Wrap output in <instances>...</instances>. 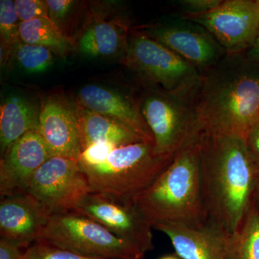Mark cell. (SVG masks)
I'll use <instances>...</instances> for the list:
<instances>
[{
    "label": "cell",
    "instance_id": "6da1fadb",
    "mask_svg": "<svg viewBox=\"0 0 259 259\" xmlns=\"http://www.w3.org/2000/svg\"><path fill=\"white\" fill-rule=\"evenodd\" d=\"M198 140L207 220L232 234L253 203L258 170L245 139L199 132Z\"/></svg>",
    "mask_w": 259,
    "mask_h": 259
},
{
    "label": "cell",
    "instance_id": "7a4b0ae2",
    "mask_svg": "<svg viewBox=\"0 0 259 259\" xmlns=\"http://www.w3.org/2000/svg\"><path fill=\"white\" fill-rule=\"evenodd\" d=\"M228 54L202 74L190 105L199 132L246 139L259 121V64Z\"/></svg>",
    "mask_w": 259,
    "mask_h": 259
},
{
    "label": "cell",
    "instance_id": "3957f363",
    "mask_svg": "<svg viewBox=\"0 0 259 259\" xmlns=\"http://www.w3.org/2000/svg\"><path fill=\"white\" fill-rule=\"evenodd\" d=\"M199 133L177 151L168 166L135 200L153 228L207 221L202 197Z\"/></svg>",
    "mask_w": 259,
    "mask_h": 259
},
{
    "label": "cell",
    "instance_id": "277c9868",
    "mask_svg": "<svg viewBox=\"0 0 259 259\" xmlns=\"http://www.w3.org/2000/svg\"><path fill=\"white\" fill-rule=\"evenodd\" d=\"M175 156L158 154L146 141L117 146L104 161L80 166L90 191L122 202H135Z\"/></svg>",
    "mask_w": 259,
    "mask_h": 259
},
{
    "label": "cell",
    "instance_id": "5b68a950",
    "mask_svg": "<svg viewBox=\"0 0 259 259\" xmlns=\"http://www.w3.org/2000/svg\"><path fill=\"white\" fill-rule=\"evenodd\" d=\"M36 242L91 258L136 259L142 258L145 254L102 225L74 212L51 215Z\"/></svg>",
    "mask_w": 259,
    "mask_h": 259
},
{
    "label": "cell",
    "instance_id": "8992f818",
    "mask_svg": "<svg viewBox=\"0 0 259 259\" xmlns=\"http://www.w3.org/2000/svg\"><path fill=\"white\" fill-rule=\"evenodd\" d=\"M125 64L185 102L200 84L202 74L194 65L146 34L133 35L126 47Z\"/></svg>",
    "mask_w": 259,
    "mask_h": 259
},
{
    "label": "cell",
    "instance_id": "52a82bcc",
    "mask_svg": "<svg viewBox=\"0 0 259 259\" xmlns=\"http://www.w3.org/2000/svg\"><path fill=\"white\" fill-rule=\"evenodd\" d=\"M25 192L52 215L72 212L91 191L78 161L54 156L32 175Z\"/></svg>",
    "mask_w": 259,
    "mask_h": 259
},
{
    "label": "cell",
    "instance_id": "ba28073f",
    "mask_svg": "<svg viewBox=\"0 0 259 259\" xmlns=\"http://www.w3.org/2000/svg\"><path fill=\"white\" fill-rule=\"evenodd\" d=\"M139 107L158 154L175 156L199 133L190 106L170 95L151 94Z\"/></svg>",
    "mask_w": 259,
    "mask_h": 259
},
{
    "label": "cell",
    "instance_id": "9c48e42d",
    "mask_svg": "<svg viewBox=\"0 0 259 259\" xmlns=\"http://www.w3.org/2000/svg\"><path fill=\"white\" fill-rule=\"evenodd\" d=\"M190 20L210 34L228 54L250 48L259 35V6L253 0H227Z\"/></svg>",
    "mask_w": 259,
    "mask_h": 259
},
{
    "label": "cell",
    "instance_id": "30bf717a",
    "mask_svg": "<svg viewBox=\"0 0 259 259\" xmlns=\"http://www.w3.org/2000/svg\"><path fill=\"white\" fill-rule=\"evenodd\" d=\"M72 212L93 220L144 253L153 248V227L134 202L91 192Z\"/></svg>",
    "mask_w": 259,
    "mask_h": 259
},
{
    "label": "cell",
    "instance_id": "8fae6325",
    "mask_svg": "<svg viewBox=\"0 0 259 259\" xmlns=\"http://www.w3.org/2000/svg\"><path fill=\"white\" fill-rule=\"evenodd\" d=\"M40 107L38 131L51 156L78 161L83 151L79 104L57 93L47 97Z\"/></svg>",
    "mask_w": 259,
    "mask_h": 259
},
{
    "label": "cell",
    "instance_id": "7c38bea8",
    "mask_svg": "<svg viewBox=\"0 0 259 259\" xmlns=\"http://www.w3.org/2000/svg\"><path fill=\"white\" fill-rule=\"evenodd\" d=\"M148 36L198 69H211L223 59L225 52L207 30L192 23L176 22L157 26L148 32Z\"/></svg>",
    "mask_w": 259,
    "mask_h": 259
},
{
    "label": "cell",
    "instance_id": "4fadbf2b",
    "mask_svg": "<svg viewBox=\"0 0 259 259\" xmlns=\"http://www.w3.org/2000/svg\"><path fill=\"white\" fill-rule=\"evenodd\" d=\"M52 157L38 131L27 133L3 155L0 164L1 197L23 193L32 175Z\"/></svg>",
    "mask_w": 259,
    "mask_h": 259
},
{
    "label": "cell",
    "instance_id": "5bb4252c",
    "mask_svg": "<svg viewBox=\"0 0 259 259\" xmlns=\"http://www.w3.org/2000/svg\"><path fill=\"white\" fill-rule=\"evenodd\" d=\"M50 217L41 204L25 192L1 197V238L26 249L39 239Z\"/></svg>",
    "mask_w": 259,
    "mask_h": 259
},
{
    "label": "cell",
    "instance_id": "9a60e30c",
    "mask_svg": "<svg viewBox=\"0 0 259 259\" xmlns=\"http://www.w3.org/2000/svg\"><path fill=\"white\" fill-rule=\"evenodd\" d=\"M154 228L169 238L182 259H226L231 234L208 220L199 225L165 223Z\"/></svg>",
    "mask_w": 259,
    "mask_h": 259
},
{
    "label": "cell",
    "instance_id": "2e32d148",
    "mask_svg": "<svg viewBox=\"0 0 259 259\" xmlns=\"http://www.w3.org/2000/svg\"><path fill=\"white\" fill-rule=\"evenodd\" d=\"M78 97L81 106L123 124L145 141L154 144L153 135L140 107L131 97L95 84L83 87Z\"/></svg>",
    "mask_w": 259,
    "mask_h": 259
},
{
    "label": "cell",
    "instance_id": "e0dca14e",
    "mask_svg": "<svg viewBox=\"0 0 259 259\" xmlns=\"http://www.w3.org/2000/svg\"><path fill=\"white\" fill-rule=\"evenodd\" d=\"M40 107L26 97L12 95L0 107V146L2 155L27 133L38 131Z\"/></svg>",
    "mask_w": 259,
    "mask_h": 259
},
{
    "label": "cell",
    "instance_id": "ac0fdd59",
    "mask_svg": "<svg viewBox=\"0 0 259 259\" xmlns=\"http://www.w3.org/2000/svg\"><path fill=\"white\" fill-rule=\"evenodd\" d=\"M79 111L83 151L97 143H112L120 146L146 141L123 124L88 110L79 104Z\"/></svg>",
    "mask_w": 259,
    "mask_h": 259
},
{
    "label": "cell",
    "instance_id": "d6986e66",
    "mask_svg": "<svg viewBox=\"0 0 259 259\" xmlns=\"http://www.w3.org/2000/svg\"><path fill=\"white\" fill-rule=\"evenodd\" d=\"M125 25L115 21H101L92 25L79 40L80 51L92 57L115 55L125 45Z\"/></svg>",
    "mask_w": 259,
    "mask_h": 259
},
{
    "label": "cell",
    "instance_id": "ffe728a7",
    "mask_svg": "<svg viewBox=\"0 0 259 259\" xmlns=\"http://www.w3.org/2000/svg\"><path fill=\"white\" fill-rule=\"evenodd\" d=\"M22 41L47 48L60 56H66L74 51L75 42L56 26L49 18H40L20 23Z\"/></svg>",
    "mask_w": 259,
    "mask_h": 259
},
{
    "label": "cell",
    "instance_id": "44dd1931",
    "mask_svg": "<svg viewBox=\"0 0 259 259\" xmlns=\"http://www.w3.org/2000/svg\"><path fill=\"white\" fill-rule=\"evenodd\" d=\"M226 259H259V209L254 200L241 226L230 235Z\"/></svg>",
    "mask_w": 259,
    "mask_h": 259
},
{
    "label": "cell",
    "instance_id": "7402d4cb",
    "mask_svg": "<svg viewBox=\"0 0 259 259\" xmlns=\"http://www.w3.org/2000/svg\"><path fill=\"white\" fill-rule=\"evenodd\" d=\"M11 57L20 69L30 74L44 72L54 64V53L47 48L19 42L13 48Z\"/></svg>",
    "mask_w": 259,
    "mask_h": 259
},
{
    "label": "cell",
    "instance_id": "603a6c76",
    "mask_svg": "<svg viewBox=\"0 0 259 259\" xmlns=\"http://www.w3.org/2000/svg\"><path fill=\"white\" fill-rule=\"evenodd\" d=\"M20 21L17 14L15 1H0V37L1 49L11 56L15 45L21 41Z\"/></svg>",
    "mask_w": 259,
    "mask_h": 259
},
{
    "label": "cell",
    "instance_id": "cb8c5ba5",
    "mask_svg": "<svg viewBox=\"0 0 259 259\" xmlns=\"http://www.w3.org/2000/svg\"><path fill=\"white\" fill-rule=\"evenodd\" d=\"M20 259H103L83 256L69 250L61 249L42 243L35 242L25 250Z\"/></svg>",
    "mask_w": 259,
    "mask_h": 259
},
{
    "label": "cell",
    "instance_id": "d4e9b609",
    "mask_svg": "<svg viewBox=\"0 0 259 259\" xmlns=\"http://www.w3.org/2000/svg\"><path fill=\"white\" fill-rule=\"evenodd\" d=\"M15 8L20 23L40 18H49V8L44 0H15Z\"/></svg>",
    "mask_w": 259,
    "mask_h": 259
},
{
    "label": "cell",
    "instance_id": "484cf974",
    "mask_svg": "<svg viewBox=\"0 0 259 259\" xmlns=\"http://www.w3.org/2000/svg\"><path fill=\"white\" fill-rule=\"evenodd\" d=\"M117 145L109 142L97 143L84 148L78 160L80 166H93L107 158Z\"/></svg>",
    "mask_w": 259,
    "mask_h": 259
},
{
    "label": "cell",
    "instance_id": "4316f807",
    "mask_svg": "<svg viewBox=\"0 0 259 259\" xmlns=\"http://www.w3.org/2000/svg\"><path fill=\"white\" fill-rule=\"evenodd\" d=\"M49 18L61 29L70 13L74 9L76 2L72 0H47Z\"/></svg>",
    "mask_w": 259,
    "mask_h": 259
},
{
    "label": "cell",
    "instance_id": "83f0119b",
    "mask_svg": "<svg viewBox=\"0 0 259 259\" xmlns=\"http://www.w3.org/2000/svg\"><path fill=\"white\" fill-rule=\"evenodd\" d=\"M182 9L190 16L205 14L217 8L221 0H182L179 2Z\"/></svg>",
    "mask_w": 259,
    "mask_h": 259
},
{
    "label": "cell",
    "instance_id": "f1b7e54d",
    "mask_svg": "<svg viewBox=\"0 0 259 259\" xmlns=\"http://www.w3.org/2000/svg\"><path fill=\"white\" fill-rule=\"evenodd\" d=\"M23 249L14 241L5 238L0 239V259H20L25 250Z\"/></svg>",
    "mask_w": 259,
    "mask_h": 259
},
{
    "label": "cell",
    "instance_id": "f546056e",
    "mask_svg": "<svg viewBox=\"0 0 259 259\" xmlns=\"http://www.w3.org/2000/svg\"><path fill=\"white\" fill-rule=\"evenodd\" d=\"M245 141L259 173V121L247 135Z\"/></svg>",
    "mask_w": 259,
    "mask_h": 259
},
{
    "label": "cell",
    "instance_id": "4dcf8cb0",
    "mask_svg": "<svg viewBox=\"0 0 259 259\" xmlns=\"http://www.w3.org/2000/svg\"><path fill=\"white\" fill-rule=\"evenodd\" d=\"M249 49L250 50L248 51V59L259 64V35L257 37L256 40H255L254 44H253V46Z\"/></svg>",
    "mask_w": 259,
    "mask_h": 259
},
{
    "label": "cell",
    "instance_id": "1f68e13d",
    "mask_svg": "<svg viewBox=\"0 0 259 259\" xmlns=\"http://www.w3.org/2000/svg\"><path fill=\"white\" fill-rule=\"evenodd\" d=\"M255 204H256L257 207L259 209V177L258 182H257L256 188H255V195H254Z\"/></svg>",
    "mask_w": 259,
    "mask_h": 259
},
{
    "label": "cell",
    "instance_id": "d6a6232c",
    "mask_svg": "<svg viewBox=\"0 0 259 259\" xmlns=\"http://www.w3.org/2000/svg\"><path fill=\"white\" fill-rule=\"evenodd\" d=\"M159 259H180L178 257L175 256V255H165V256L161 257Z\"/></svg>",
    "mask_w": 259,
    "mask_h": 259
},
{
    "label": "cell",
    "instance_id": "836d02e7",
    "mask_svg": "<svg viewBox=\"0 0 259 259\" xmlns=\"http://www.w3.org/2000/svg\"><path fill=\"white\" fill-rule=\"evenodd\" d=\"M256 3H257V4H258V6H259V0H256Z\"/></svg>",
    "mask_w": 259,
    "mask_h": 259
},
{
    "label": "cell",
    "instance_id": "e575fe53",
    "mask_svg": "<svg viewBox=\"0 0 259 259\" xmlns=\"http://www.w3.org/2000/svg\"><path fill=\"white\" fill-rule=\"evenodd\" d=\"M136 259H141V258H136Z\"/></svg>",
    "mask_w": 259,
    "mask_h": 259
}]
</instances>
